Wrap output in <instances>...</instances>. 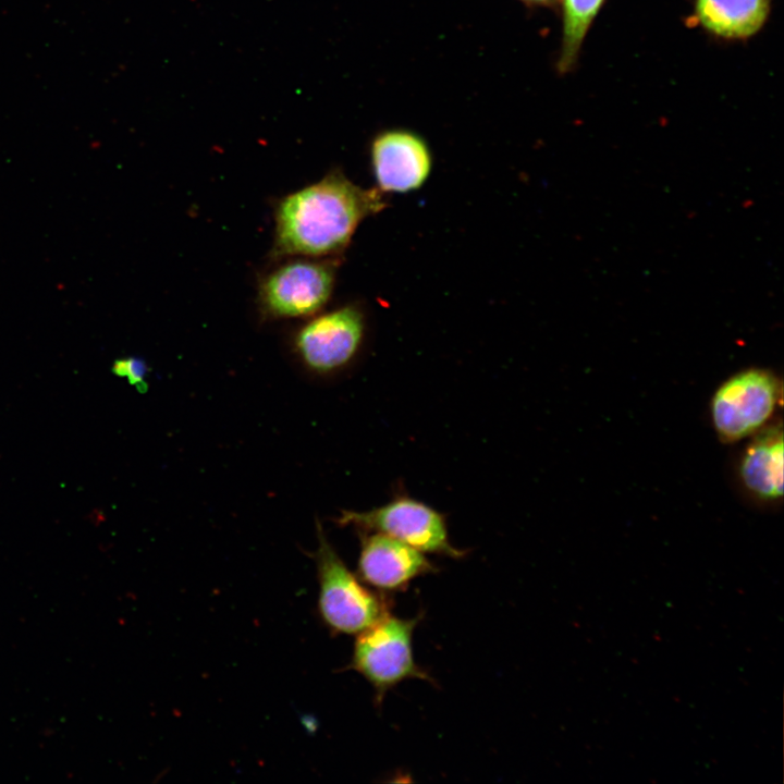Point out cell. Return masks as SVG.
<instances>
[{
    "mask_svg": "<svg viewBox=\"0 0 784 784\" xmlns=\"http://www.w3.org/2000/svg\"><path fill=\"white\" fill-rule=\"evenodd\" d=\"M385 207L376 187L364 188L334 169L275 200L270 259L339 258L359 224Z\"/></svg>",
    "mask_w": 784,
    "mask_h": 784,
    "instance_id": "cell-1",
    "label": "cell"
},
{
    "mask_svg": "<svg viewBox=\"0 0 784 784\" xmlns=\"http://www.w3.org/2000/svg\"><path fill=\"white\" fill-rule=\"evenodd\" d=\"M339 261L301 256L273 260L257 280L260 319H307L322 311L334 291Z\"/></svg>",
    "mask_w": 784,
    "mask_h": 784,
    "instance_id": "cell-2",
    "label": "cell"
},
{
    "mask_svg": "<svg viewBox=\"0 0 784 784\" xmlns=\"http://www.w3.org/2000/svg\"><path fill=\"white\" fill-rule=\"evenodd\" d=\"M316 526L318 547L313 558L319 581L320 616L334 634L357 635L390 614L391 600L362 584L329 542L319 520Z\"/></svg>",
    "mask_w": 784,
    "mask_h": 784,
    "instance_id": "cell-3",
    "label": "cell"
},
{
    "mask_svg": "<svg viewBox=\"0 0 784 784\" xmlns=\"http://www.w3.org/2000/svg\"><path fill=\"white\" fill-rule=\"evenodd\" d=\"M304 320L291 333L290 348L307 372L331 377L356 362L366 339V318L359 306L346 304Z\"/></svg>",
    "mask_w": 784,
    "mask_h": 784,
    "instance_id": "cell-4",
    "label": "cell"
},
{
    "mask_svg": "<svg viewBox=\"0 0 784 784\" xmlns=\"http://www.w3.org/2000/svg\"><path fill=\"white\" fill-rule=\"evenodd\" d=\"M420 616L384 618L357 634L348 669L362 674L372 686L377 706L399 683L418 678L432 682L414 659L413 633Z\"/></svg>",
    "mask_w": 784,
    "mask_h": 784,
    "instance_id": "cell-5",
    "label": "cell"
},
{
    "mask_svg": "<svg viewBox=\"0 0 784 784\" xmlns=\"http://www.w3.org/2000/svg\"><path fill=\"white\" fill-rule=\"evenodd\" d=\"M335 522L358 532L384 534L424 553L451 559H462L467 553L451 543L443 513L404 494L367 511L342 510Z\"/></svg>",
    "mask_w": 784,
    "mask_h": 784,
    "instance_id": "cell-6",
    "label": "cell"
},
{
    "mask_svg": "<svg viewBox=\"0 0 784 784\" xmlns=\"http://www.w3.org/2000/svg\"><path fill=\"white\" fill-rule=\"evenodd\" d=\"M781 394L779 378L768 369L748 368L731 376L710 404L720 440L728 443L755 434L773 415Z\"/></svg>",
    "mask_w": 784,
    "mask_h": 784,
    "instance_id": "cell-7",
    "label": "cell"
},
{
    "mask_svg": "<svg viewBox=\"0 0 784 784\" xmlns=\"http://www.w3.org/2000/svg\"><path fill=\"white\" fill-rule=\"evenodd\" d=\"M369 161L376 188L382 194L418 191L433 169V155L426 138L404 127L377 133L369 145Z\"/></svg>",
    "mask_w": 784,
    "mask_h": 784,
    "instance_id": "cell-8",
    "label": "cell"
},
{
    "mask_svg": "<svg viewBox=\"0 0 784 784\" xmlns=\"http://www.w3.org/2000/svg\"><path fill=\"white\" fill-rule=\"evenodd\" d=\"M358 535L357 575L378 591L401 590L413 579L437 571L426 553L400 540L373 531Z\"/></svg>",
    "mask_w": 784,
    "mask_h": 784,
    "instance_id": "cell-9",
    "label": "cell"
},
{
    "mask_svg": "<svg viewBox=\"0 0 784 784\" xmlns=\"http://www.w3.org/2000/svg\"><path fill=\"white\" fill-rule=\"evenodd\" d=\"M744 486L751 494L774 501L783 494L782 424L761 428L746 448L739 467Z\"/></svg>",
    "mask_w": 784,
    "mask_h": 784,
    "instance_id": "cell-10",
    "label": "cell"
},
{
    "mask_svg": "<svg viewBox=\"0 0 784 784\" xmlns=\"http://www.w3.org/2000/svg\"><path fill=\"white\" fill-rule=\"evenodd\" d=\"M771 3L772 0H695L694 19L715 37L744 40L763 28Z\"/></svg>",
    "mask_w": 784,
    "mask_h": 784,
    "instance_id": "cell-11",
    "label": "cell"
},
{
    "mask_svg": "<svg viewBox=\"0 0 784 784\" xmlns=\"http://www.w3.org/2000/svg\"><path fill=\"white\" fill-rule=\"evenodd\" d=\"M605 0H560L562 40L556 61L560 74L569 73L576 65L581 46Z\"/></svg>",
    "mask_w": 784,
    "mask_h": 784,
    "instance_id": "cell-12",
    "label": "cell"
},
{
    "mask_svg": "<svg viewBox=\"0 0 784 784\" xmlns=\"http://www.w3.org/2000/svg\"><path fill=\"white\" fill-rule=\"evenodd\" d=\"M112 372L119 377H125L139 392H146L148 389L146 381L148 366L139 357H125L114 360Z\"/></svg>",
    "mask_w": 784,
    "mask_h": 784,
    "instance_id": "cell-13",
    "label": "cell"
},
{
    "mask_svg": "<svg viewBox=\"0 0 784 784\" xmlns=\"http://www.w3.org/2000/svg\"><path fill=\"white\" fill-rule=\"evenodd\" d=\"M528 7L555 8L560 0H518Z\"/></svg>",
    "mask_w": 784,
    "mask_h": 784,
    "instance_id": "cell-14",
    "label": "cell"
}]
</instances>
